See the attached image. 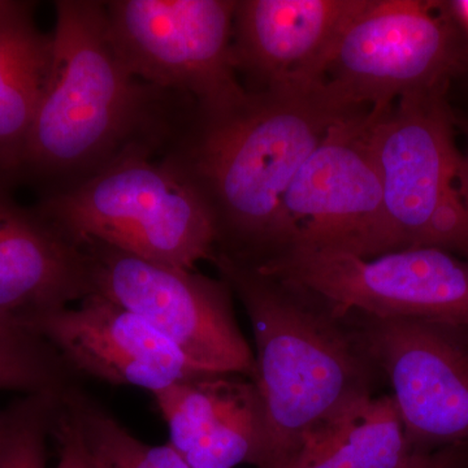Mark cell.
I'll return each mask as SVG.
<instances>
[{
    "label": "cell",
    "mask_w": 468,
    "mask_h": 468,
    "mask_svg": "<svg viewBox=\"0 0 468 468\" xmlns=\"http://www.w3.org/2000/svg\"><path fill=\"white\" fill-rule=\"evenodd\" d=\"M54 61L23 181L48 197L85 183L132 154L160 159L196 101L132 76L117 58L101 0L54 2Z\"/></svg>",
    "instance_id": "6da1fadb"
},
{
    "label": "cell",
    "mask_w": 468,
    "mask_h": 468,
    "mask_svg": "<svg viewBox=\"0 0 468 468\" xmlns=\"http://www.w3.org/2000/svg\"><path fill=\"white\" fill-rule=\"evenodd\" d=\"M351 115L323 86L313 92H249L245 103L224 115L197 109L158 160L208 206L218 254L257 266L273 250L289 185L329 129Z\"/></svg>",
    "instance_id": "7a4b0ae2"
},
{
    "label": "cell",
    "mask_w": 468,
    "mask_h": 468,
    "mask_svg": "<svg viewBox=\"0 0 468 468\" xmlns=\"http://www.w3.org/2000/svg\"><path fill=\"white\" fill-rule=\"evenodd\" d=\"M241 301L254 335L264 417L260 464L284 460L320 421L362 397L381 378L346 314L301 286L227 255L214 261Z\"/></svg>",
    "instance_id": "3957f363"
},
{
    "label": "cell",
    "mask_w": 468,
    "mask_h": 468,
    "mask_svg": "<svg viewBox=\"0 0 468 468\" xmlns=\"http://www.w3.org/2000/svg\"><path fill=\"white\" fill-rule=\"evenodd\" d=\"M33 208L76 246L97 241L185 270L214 263L218 254L217 226L202 197L165 163L144 154L42 197Z\"/></svg>",
    "instance_id": "277c9868"
},
{
    "label": "cell",
    "mask_w": 468,
    "mask_h": 468,
    "mask_svg": "<svg viewBox=\"0 0 468 468\" xmlns=\"http://www.w3.org/2000/svg\"><path fill=\"white\" fill-rule=\"evenodd\" d=\"M446 92L406 95L384 112L368 111V146L394 249H441L468 260L457 119Z\"/></svg>",
    "instance_id": "5b68a950"
},
{
    "label": "cell",
    "mask_w": 468,
    "mask_h": 468,
    "mask_svg": "<svg viewBox=\"0 0 468 468\" xmlns=\"http://www.w3.org/2000/svg\"><path fill=\"white\" fill-rule=\"evenodd\" d=\"M468 70V36L449 2L365 0L323 89L347 112L381 113L406 95L448 90Z\"/></svg>",
    "instance_id": "8992f818"
},
{
    "label": "cell",
    "mask_w": 468,
    "mask_h": 468,
    "mask_svg": "<svg viewBox=\"0 0 468 468\" xmlns=\"http://www.w3.org/2000/svg\"><path fill=\"white\" fill-rule=\"evenodd\" d=\"M237 0H110L109 36L135 79L196 101L205 116L241 106L249 92L234 64Z\"/></svg>",
    "instance_id": "52a82bcc"
},
{
    "label": "cell",
    "mask_w": 468,
    "mask_h": 468,
    "mask_svg": "<svg viewBox=\"0 0 468 468\" xmlns=\"http://www.w3.org/2000/svg\"><path fill=\"white\" fill-rule=\"evenodd\" d=\"M91 294L140 316L212 375L254 378V351L237 323L221 277L155 263L97 241L81 243Z\"/></svg>",
    "instance_id": "ba28073f"
},
{
    "label": "cell",
    "mask_w": 468,
    "mask_h": 468,
    "mask_svg": "<svg viewBox=\"0 0 468 468\" xmlns=\"http://www.w3.org/2000/svg\"><path fill=\"white\" fill-rule=\"evenodd\" d=\"M368 122L367 111L335 122L302 165L282 197L266 261L292 249L362 258L396 251L369 151Z\"/></svg>",
    "instance_id": "9c48e42d"
},
{
    "label": "cell",
    "mask_w": 468,
    "mask_h": 468,
    "mask_svg": "<svg viewBox=\"0 0 468 468\" xmlns=\"http://www.w3.org/2000/svg\"><path fill=\"white\" fill-rule=\"evenodd\" d=\"M254 267L314 292L338 313L468 326V260L441 249L372 258L292 249Z\"/></svg>",
    "instance_id": "30bf717a"
},
{
    "label": "cell",
    "mask_w": 468,
    "mask_h": 468,
    "mask_svg": "<svg viewBox=\"0 0 468 468\" xmlns=\"http://www.w3.org/2000/svg\"><path fill=\"white\" fill-rule=\"evenodd\" d=\"M343 314L389 381L411 451L468 443V326Z\"/></svg>",
    "instance_id": "8fae6325"
},
{
    "label": "cell",
    "mask_w": 468,
    "mask_h": 468,
    "mask_svg": "<svg viewBox=\"0 0 468 468\" xmlns=\"http://www.w3.org/2000/svg\"><path fill=\"white\" fill-rule=\"evenodd\" d=\"M23 326L50 344L79 378L155 394L172 384L212 375L149 323L101 295L32 316Z\"/></svg>",
    "instance_id": "7c38bea8"
},
{
    "label": "cell",
    "mask_w": 468,
    "mask_h": 468,
    "mask_svg": "<svg viewBox=\"0 0 468 468\" xmlns=\"http://www.w3.org/2000/svg\"><path fill=\"white\" fill-rule=\"evenodd\" d=\"M365 0H237L233 58L246 91L313 92Z\"/></svg>",
    "instance_id": "4fadbf2b"
},
{
    "label": "cell",
    "mask_w": 468,
    "mask_h": 468,
    "mask_svg": "<svg viewBox=\"0 0 468 468\" xmlns=\"http://www.w3.org/2000/svg\"><path fill=\"white\" fill-rule=\"evenodd\" d=\"M168 424L169 445L192 468L260 464L263 406L257 385L241 375H209L154 394Z\"/></svg>",
    "instance_id": "5bb4252c"
},
{
    "label": "cell",
    "mask_w": 468,
    "mask_h": 468,
    "mask_svg": "<svg viewBox=\"0 0 468 468\" xmlns=\"http://www.w3.org/2000/svg\"><path fill=\"white\" fill-rule=\"evenodd\" d=\"M91 292L85 252L36 209L0 192V322L23 326Z\"/></svg>",
    "instance_id": "9a60e30c"
},
{
    "label": "cell",
    "mask_w": 468,
    "mask_h": 468,
    "mask_svg": "<svg viewBox=\"0 0 468 468\" xmlns=\"http://www.w3.org/2000/svg\"><path fill=\"white\" fill-rule=\"evenodd\" d=\"M36 3L0 16V192L23 181L27 144L54 61L52 33L34 21Z\"/></svg>",
    "instance_id": "2e32d148"
},
{
    "label": "cell",
    "mask_w": 468,
    "mask_h": 468,
    "mask_svg": "<svg viewBox=\"0 0 468 468\" xmlns=\"http://www.w3.org/2000/svg\"><path fill=\"white\" fill-rule=\"evenodd\" d=\"M420 455L410 448L392 396L371 394L320 421L268 468H409Z\"/></svg>",
    "instance_id": "e0dca14e"
},
{
    "label": "cell",
    "mask_w": 468,
    "mask_h": 468,
    "mask_svg": "<svg viewBox=\"0 0 468 468\" xmlns=\"http://www.w3.org/2000/svg\"><path fill=\"white\" fill-rule=\"evenodd\" d=\"M94 468H192L171 445H149L128 430L81 385L63 394Z\"/></svg>",
    "instance_id": "ac0fdd59"
},
{
    "label": "cell",
    "mask_w": 468,
    "mask_h": 468,
    "mask_svg": "<svg viewBox=\"0 0 468 468\" xmlns=\"http://www.w3.org/2000/svg\"><path fill=\"white\" fill-rule=\"evenodd\" d=\"M77 380L50 344L24 326L0 322V389L63 394Z\"/></svg>",
    "instance_id": "d6986e66"
},
{
    "label": "cell",
    "mask_w": 468,
    "mask_h": 468,
    "mask_svg": "<svg viewBox=\"0 0 468 468\" xmlns=\"http://www.w3.org/2000/svg\"><path fill=\"white\" fill-rule=\"evenodd\" d=\"M63 394H27L0 412V468H48V440Z\"/></svg>",
    "instance_id": "ffe728a7"
},
{
    "label": "cell",
    "mask_w": 468,
    "mask_h": 468,
    "mask_svg": "<svg viewBox=\"0 0 468 468\" xmlns=\"http://www.w3.org/2000/svg\"><path fill=\"white\" fill-rule=\"evenodd\" d=\"M52 436L58 443V458L55 468H94L79 424L64 405L63 399L52 428Z\"/></svg>",
    "instance_id": "44dd1931"
},
{
    "label": "cell",
    "mask_w": 468,
    "mask_h": 468,
    "mask_svg": "<svg viewBox=\"0 0 468 468\" xmlns=\"http://www.w3.org/2000/svg\"><path fill=\"white\" fill-rule=\"evenodd\" d=\"M409 468H468V443L427 452Z\"/></svg>",
    "instance_id": "7402d4cb"
},
{
    "label": "cell",
    "mask_w": 468,
    "mask_h": 468,
    "mask_svg": "<svg viewBox=\"0 0 468 468\" xmlns=\"http://www.w3.org/2000/svg\"><path fill=\"white\" fill-rule=\"evenodd\" d=\"M464 135H466V144L464 150L461 151V165H460V192L463 198L464 205L468 209V122L463 125Z\"/></svg>",
    "instance_id": "603a6c76"
},
{
    "label": "cell",
    "mask_w": 468,
    "mask_h": 468,
    "mask_svg": "<svg viewBox=\"0 0 468 468\" xmlns=\"http://www.w3.org/2000/svg\"><path fill=\"white\" fill-rule=\"evenodd\" d=\"M449 5H451L452 14H454L458 23L461 24L468 36V0H455V2H449Z\"/></svg>",
    "instance_id": "cb8c5ba5"
},
{
    "label": "cell",
    "mask_w": 468,
    "mask_h": 468,
    "mask_svg": "<svg viewBox=\"0 0 468 468\" xmlns=\"http://www.w3.org/2000/svg\"><path fill=\"white\" fill-rule=\"evenodd\" d=\"M18 0H0V16L16 7Z\"/></svg>",
    "instance_id": "d4e9b609"
},
{
    "label": "cell",
    "mask_w": 468,
    "mask_h": 468,
    "mask_svg": "<svg viewBox=\"0 0 468 468\" xmlns=\"http://www.w3.org/2000/svg\"><path fill=\"white\" fill-rule=\"evenodd\" d=\"M0 427H2V414H0Z\"/></svg>",
    "instance_id": "484cf974"
}]
</instances>
